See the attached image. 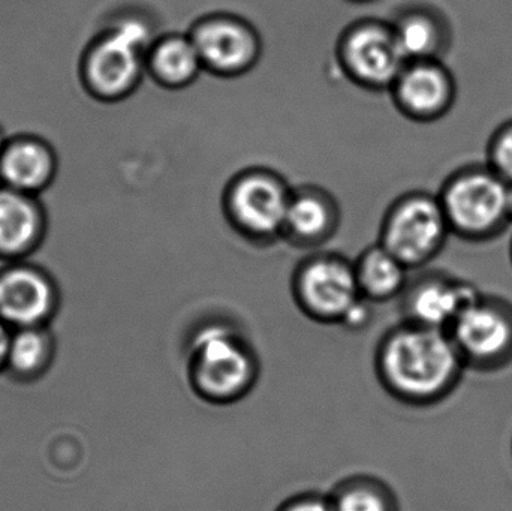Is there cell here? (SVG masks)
Instances as JSON below:
<instances>
[{
	"instance_id": "13",
	"label": "cell",
	"mask_w": 512,
	"mask_h": 511,
	"mask_svg": "<svg viewBox=\"0 0 512 511\" xmlns=\"http://www.w3.org/2000/svg\"><path fill=\"white\" fill-rule=\"evenodd\" d=\"M50 284L32 270H11L0 276V320L20 329L36 327L53 309Z\"/></svg>"
},
{
	"instance_id": "22",
	"label": "cell",
	"mask_w": 512,
	"mask_h": 511,
	"mask_svg": "<svg viewBox=\"0 0 512 511\" xmlns=\"http://www.w3.org/2000/svg\"><path fill=\"white\" fill-rule=\"evenodd\" d=\"M486 164L512 186V119L501 123L490 135L486 147Z\"/></svg>"
},
{
	"instance_id": "12",
	"label": "cell",
	"mask_w": 512,
	"mask_h": 511,
	"mask_svg": "<svg viewBox=\"0 0 512 511\" xmlns=\"http://www.w3.org/2000/svg\"><path fill=\"white\" fill-rule=\"evenodd\" d=\"M291 195L268 174H248L231 191L230 207L237 224L256 236H271L285 227Z\"/></svg>"
},
{
	"instance_id": "21",
	"label": "cell",
	"mask_w": 512,
	"mask_h": 511,
	"mask_svg": "<svg viewBox=\"0 0 512 511\" xmlns=\"http://www.w3.org/2000/svg\"><path fill=\"white\" fill-rule=\"evenodd\" d=\"M50 353L48 336L36 327H27L11 336L6 365L18 375L36 374L47 365Z\"/></svg>"
},
{
	"instance_id": "17",
	"label": "cell",
	"mask_w": 512,
	"mask_h": 511,
	"mask_svg": "<svg viewBox=\"0 0 512 511\" xmlns=\"http://www.w3.org/2000/svg\"><path fill=\"white\" fill-rule=\"evenodd\" d=\"M203 62L191 36H170L156 45L152 68L167 86H185L197 77Z\"/></svg>"
},
{
	"instance_id": "27",
	"label": "cell",
	"mask_w": 512,
	"mask_h": 511,
	"mask_svg": "<svg viewBox=\"0 0 512 511\" xmlns=\"http://www.w3.org/2000/svg\"><path fill=\"white\" fill-rule=\"evenodd\" d=\"M510 260H511V264H512V240H511V245H510Z\"/></svg>"
},
{
	"instance_id": "5",
	"label": "cell",
	"mask_w": 512,
	"mask_h": 511,
	"mask_svg": "<svg viewBox=\"0 0 512 511\" xmlns=\"http://www.w3.org/2000/svg\"><path fill=\"white\" fill-rule=\"evenodd\" d=\"M450 236L438 195L414 192L390 210L382 246L408 269H415L438 257Z\"/></svg>"
},
{
	"instance_id": "23",
	"label": "cell",
	"mask_w": 512,
	"mask_h": 511,
	"mask_svg": "<svg viewBox=\"0 0 512 511\" xmlns=\"http://www.w3.org/2000/svg\"><path fill=\"white\" fill-rule=\"evenodd\" d=\"M274 511H334L328 494L307 491L286 498Z\"/></svg>"
},
{
	"instance_id": "10",
	"label": "cell",
	"mask_w": 512,
	"mask_h": 511,
	"mask_svg": "<svg viewBox=\"0 0 512 511\" xmlns=\"http://www.w3.org/2000/svg\"><path fill=\"white\" fill-rule=\"evenodd\" d=\"M147 41L149 32L140 21H126L117 27L90 57L93 84L110 95L131 89L140 75L141 51Z\"/></svg>"
},
{
	"instance_id": "4",
	"label": "cell",
	"mask_w": 512,
	"mask_h": 511,
	"mask_svg": "<svg viewBox=\"0 0 512 511\" xmlns=\"http://www.w3.org/2000/svg\"><path fill=\"white\" fill-rule=\"evenodd\" d=\"M466 369L498 372L512 363V303L481 293L448 330Z\"/></svg>"
},
{
	"instance_id": "16",
	"label": "cell",
	"mask_w": 512,
	"mask_h": 511,
	"mask_svg": "<svg viewBox=\"0 0 512 511\" xmlns=\"http://www.w3.org/2000/svg\"><path fill=\"white\" fill-rule=\"evenodd\" d=\"M334 511H400V501L385 480L372 474H352L328 492Z\"/></svg>"
},
{
	"instance_id": "19",
	"label": "cell",
	"mask_w": 512,
	"mask_h": 511,
	"mask_svg": "<svg viewBox=\"0 0 512 511\" xmlns=\"http://www.w3.org/2000/svg\"><path fill=\"white\" fill-rule=\"evenodd\" d=\"M2 173L17 188H38L50 173V159L47 152L36 144H18L6 152Z\"/></svg>"
},
{
	"instance_id": "11",
	"label": "cell",
	"mask_w": 512,
	"mask_h": 511,
	"mask_svg": "<svg viewBox=\"0 0 512 511\" xmlns=\"http://www.w3.org/2000/svg\"><path fill=\"white\" fill-rule=\"evenodd\" d=\"M203 66L219 74H237L255 62L258 42L254 30L233 17L201 21L191 35Z\"/></svg>"
},
{
	"instance_id": "18",
	"label": "cell",
	"mask_w": 512,
	"mask_h": 511,
	"mask_svg": "<svg viewBox=\"0 0 512 511\" xmlns=\"http://www.w3.org/2000/svg\"><path fill=\"white\" fill-rule=\"evenodd\" d=\"M36 213L26 198L14 192H0V248L17 251L35 236Z\"/></svg>"
},
{
	"instance_id": "14",
	"label": "cell",
	"mask_w": 512,
	"mask_h": 511,
	"mask_svg": "<svg viewBox=\"0 0 512 511\" xmlns=\"http://www.w3.org/2000/svg\"><path fill=\"white\" fill-rule=\"evenodd\" d=\"M393 29L408 62L442 60L453 42L450 23L433 9H411L399 18Z\"/></svg>"
},
{
	"instance_id": "3",
	"label": "cell",
	"mask_w": 512,
	"mask_h": 511,
	"mask_svg": "<svg viewBox=\"0 0 512 511\" xmlns=\"http://www.w3.org/2000/svg\"><path fill=\"white\" fill-rule=\"evenodd\" d=\"M438 198L451 234L465 242H492L511 227L510 185L486 162L451 173Z\"/></svg>"
},
{
	"instance_id": "7",
	"label": "cell",
	"mask_w": 512,
	"mask_h": 511,
	"mask_svg": "<svg viewBox=\"0 0 512 511\" xmlns=\"http://www.w3.org/2000/svg\"><path fill=\"white\" fill-rule=\"evenodd\" d=\"M403 114L418 122H436L453 110L457 81L442 60H412L393 84Z\"/></svg>"
},
{
	"instance_id": "25",
	"label": "cell",
	"mask_w": 512,
	"mask_h": 511,
	"mask_svg": "<svg viewBox=\"0 0 512 511\" xmlns=\"http://www.w3.org/2000/svg\"><path fill=\"white\" fill-rule=\"evenodd\" d=\"M9 342H11V336L6 332L5 327L0 323V368L6 365V359H8Z\"/></svg>"
},
{
	"instance_id": "6",
	"label": "cell",
	"mask_w": 512,
	"mask_h": 511,
	"mask_svg": "<svg viewBox=\"0 0 512 511\" xmlns=\"http://www.w3.org/2000/svg\"><path fill=\"white\" fill-rule=\"evenodd\" d=\"M294 294L306 317L331 326H342L346 314L363 299L355 269L331 258L307 264L298 273Z\"/></svg>"
},
{
	"instance_id": "9",
	"label": "cell",
	"mask_w": 512,
	"mask_h": 511,
	"mask_svg": "<svg viewBox=\"0 0 512 511\" xmlns=\"http://www.w3.org/2000/svg\"><path fill=\"white\" fill-rule=\"evenodd\" d=\"M403 293V321L445 332L481 294L471 282L450 275L424 276Z\"/></svg>"
},
{
	"instance_id": "20",
	"label": "cell",
	"mask_w": 512,
	"mask_h": 511,
	"mask_svg": "<svg viewBox=\"0 0 512 511\" xmlns=\"http://www.w3.org/2000/svg\"><path fill=\"white\" fill-rule=\"evenodd\" d=\"M331 224V212L327 201L318 195L301 194L291 197L285 228L301 239H318L327 233Z\"/></svg>"
},
{
	"instance_id": "1",
	"label": "cell",
	"mask_w": 512,
	"mask_h": 511,
	"mask_svg": "<svg viewBox=\"0 0 512 511\" xmlns=\"http://www.w3.org/2000/svg\"><path fill=\"white\" fill-rule=\"evenodd\" d=\"M373 368L385 393L412 408L435 407L450 398L466 371L450 333L408 321L379 339Z\"/></svg>"
},
{
	"instance_id": "2",
	"label": "cell",
	"mask_w": 512,
	"mask_h": 511,
	"mask_svg": "<svg viewBox=\"0 0 512 511\" xmlns=\"http://www.w3.org/2000/svg\"><path fill=\"white\" fill-rule=\"evenodd\" d=\"M185 371L189 389L200 401L230 407L258 386L261 360L242 330L227 321H209L189 336Z\"/></svg>"
},
{
	"instance_id": "26",
	"label": "cell",
	"mask_w": 512,
	"mask_h": 511,
	"mask_svg": "<svg viewBox=\"0 0 512 511\" xmlns=\"http://www.w3.org/2000/svg\"><path fill=\"white\" fill-rule=\"evenodd\" d=\"M510 221L512 225V186H510Z\"/></svg>"
},
{
	"instance_id": "24",
	"label": "cell",
	"mask_w": 512,
	"mask_h": 511,
	"mask_svg": "<svg viewBox=\"0 0 512 511\" xmlns=\"http://www.w3.org/2000/svg\"><path fill=\"white\" fill-rule=\"evenodd\" d=\"M370 317H372V312H370L369 300L363 297V299L346 314L342 326L345 327V329L352 330V332H358V330H363L364 327L370 323Z\"/></svg>"
},
{
	"instance_id": "8",
	"label": "cell",
	"mask_w": 512,
	"mask_h": 511,
	"mask_svg": "<svg viewBox=\"0 0 512 511\" xmlns=\"http://www.w3.org/2000/svg\"><path fill=\"white\" fill-rule=\"evenodd\" d=\"M343 59L357 80L373 87L393 86L408 63L393 27L376 23L361 24L348 33Z\"/></svg>"
},
{
	"instance_id": "15",
	"label": "cell",
	"mask_w": 512,
	"mask_h": 511,
	"mask_svg": "<svg viewBox=\"0 0 512 511\" xmlns=\"http://www.w3.org/2000/svg\"><path fill=\"white\" fill-rule=\"evenodd\" d=\"M408 267L384 246L370 249L355 267L361 296L369 302H387L406 290Z\"/></svg>"
},
{
	"instance_id": "28",
	"label": "cell",
	"mask_w": 512,
	"mask_h": 511,
	"mask_svg": "<svg viewBox=\"0 0 512 511\" xmlns=\"http://www.w3.org/2000/svg\"><path fill=\"white\" fill-rule=\"evenodd\" d=\"M0 149H2V137H0Z\"/></svg>"
}]
</instances>
